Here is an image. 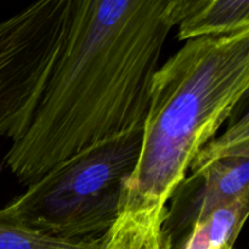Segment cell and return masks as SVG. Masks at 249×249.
<instances>
[{"label": "cell", "instance_id": "cell-1", "mask_svg": "<svg viewBox=\"0 0 249 249\" xmlns=\"http://www.w3.org/2000/svg\"><path fill=\"white\" fill-rule=\"evenodd\" d=\"M170 0H73L53 73L4 158L21 184L100 141L141 128L173 26Z\"/></svg>", "mask_w": 249, "mask_h": 249}, {"label": "cell", "instance_id": "cell-2", "mask_svg": "<svg viewBox=\"0 0 249 249\" xmlns=\"http://www.w3.org/2000/svg\"><path fill=\"white\" fill-rule=\"evenodd\" d=\"M249 89V29L186 40L153 75L139 160L121 212L165 207L197 153Z\"/></svg>", "mask_w": 249, "mask_h": 249}, {"label": "cell", "instance_id": "cell-3", "mask_svg": "<svg viewBox=\"0 0 249 249\" xmlns=\"http://www.w3.org/2000/svg\"><path fill=\"white\" fill-rule=\"evenodd\" d=\"M141 141L142 126L84 148L28 185L1 212L53 237L101 238L118 218Z\"/></svg>", "mask_w": 249, "mask_h": 249}, {"label": "cell", "instance_id": "cell-4", "mask_svg": "<svg viewBox=\"0 0 249 249\" xmlns=\"http://www.w3.org/2000/svg\"><path fill=\"white\" fill-rule=\"evenodd\" d=\"M73 0H36L0 22V139L31 123L62 46Z\"/></svg>", "mask_w": 249, "mask_h": 249}, {"label": "cell", "instance_id": "cell-5", "mask_svg": "<svg viewBox=\"0 0 249 249\" xmlns=\"http://www.w3.org/2000/svg\"><path fill=\"white\" fill-rule=\"evenodd\" d=\"M247 195L249 116L246 111L197 153L172 194L160 228L162 249L172 246L195 221Z\"/></svg>", "mask_w": 249, "mask_h": 249}, {"label": "cell", "instance_id": "cell-6", "mask_svg": "<svg viewBox=\"0 0 249 249\" xmlns=\"http://www.w3.org/2000/svg\"><path fill=\"white\" fill-rule=\"evenodd\" d=\"M249 213V195L195 221L165 249H233Z\"/></svg>", "mask_w": 249, "mask_h": 249}, {"label": "cell", "instance_id": "cell-7", "mask_svg": "<svg viewBox=\"0 0 249 249\" xmlns=\"http://www.w3.org/2000/svg\"><path fill=\"white\" fill-rule=\"evenodd\" d=\"M165 207L119 213L101 237L100 249H162L160 228Z\"/></svg>", "mask_w": 249, "mask_h": 249}, {"label": "cell", "instance_id": "cell-8", "mask_svg": "<svg viewBox=\"0 0 249 249\" xmlns=\"http://www.w3.org/2000/svg\"><path fill=\"white\" fill-rule=\"evenodd\" d=\"M178 27V38L184 41L246 31L249 29V0H211Z\"/></svg>", "mask_w": 249, "mask_h": 249}, {"label": "cell", "instance_id": "cell-9", "mask_svg": "<svg viewBox=\"0 0 249 249\" xmlns=\"http://www.w3.org/2000/svg\"><path fill=\"white\" fill-rule=\"evenodd\" d=\"M101 238L65 240L39 232L5 215L0 209V249H100Z\"/></svg>", "mask_w": 249, "mask_h": 249}, {"label": "cell", "instance_id": "cell-10", "mask_svg": "<svg viewBox=\"0 0 249 249\" xmlns=\"http://www.w3.org/2000/svg\"><path fill=\"white\" fill-rule=\"evenodd\" d=\"M211 0H170L168 17L173 27L179 26L187 18L201 11Z\"/></svg>", "mask_w": 249, "mask_h": 249}]
</instances>
